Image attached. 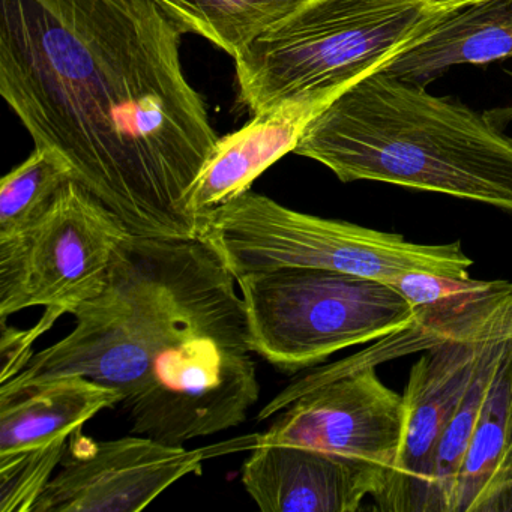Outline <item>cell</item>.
I'll list each match as a JSON object with an SVG mask.
<instances>
[{
    "instance_id": "7c38bea8",
    "label": "cell",
    "mask_w": 512,
    "mask_h": 512,
    "mask_svg": "<svg viewBox=\"0 0 512 512\" xmlns=\"http://www.w3.org/2000/svg\"><path fill=\"white\" fill-rule=\"evenodd\" d=\"M335 98L322 95L287 101L253 115L244 128L218 139L188 194L187 209L197 224L202 215L250 191L265 170L295 151L305 128Z\"/></svg>"
},
{
    "instance_id": "8fae6325",
    "label": "cell",
    "mask_w": 512,
    "mask_h": 512,
    "mask_svg": "<svg viewBox=\"0 0 512 512\" xmlns=\"http://www.w3.org/2000/svg\"><path fill=\"white\" fill-rule=\"evenodd\" d=\"M242 485L263 512H355L377 493L373 479L347 461L287 443L254 445Z\"/></svg>"
},
{
    "instance_id": "2e32d148",
    "label": "cell",
    "mask_w": 512,
    "mask_h": 512,
    "mask_svg": "<svg viewBox=\"0 0 512 512\" xmlns=\"http://www.w3.org/2000/svg\"><path fill=\"white\" fill-rule=\"evenodd\" d=\"M121 403L116 389L83 376L56 377L0 394V454L67 439L89 419Z\"/></svg>"
},
{
    "instance_id": "44dd1931",
    "label": "cell",
    "mask_w": 512,
    "mask_h": 512,
    "mask_svg": "<svg viewBox=\"0 0 512 512\" xmlns=\"http://www.w3.org/2000/svg\"><path fill=\"white\" fill-rule=\"evenodd\" d=\"M58 319V314L46 311L41 322L29 331L8 328L7 320H2V340H0L2 376H0V383L8 382L17 374L22 373L23 368L34 356L31 352L32 344L40 335L49 331Z\"/></svg>"
},
{
    "instance_id": "3957f363",
    "label": "cell",
    "mask_w": 512,
    "mask_h": 512,
    "mask_svg": "<svg viewBox=\"0 0 512 512\" xmlns=\"http://www.w3.org/2000/svg\"><path fill=\"white\" fill-rule=\"evenodd\" d=\"M293 152L341 182H385L512 212V137L485 113L385 71L335 98Z\"/></svg>"
},
{
    "instance_id": "6da1fadb",
    "label": "cell",
    "mask_w": 512,
    "mask_h": 512,
    "mask_svg": "<svg viewBox=\"0 0 512 512\" xmlns=\"http://www.w3.org/2000/svg\"><path fill=\"white\" fill-rule=\"evenodd\" d=\"M0 94L133 235L200 238L188 194L218 137L158 0H0Z\"/></svg>"
},
{
    "instance_id": "5b68a950",
    "label": "cell",
    "mask_w": 512,
    "mask_h": 512,
    "mask_svg": "<svg viewBox=\"0 0 512 512\" xmlns=\"http://www.w3.org/2000/svg\"><path fill=\"white\" fill-rule=\"evenodd\" d=\"M199 232L236 280L254 272L305 268L388 284L409 272L469 277L473 266L460 241L413 244L395 233L293 211L251 191L202 215Z\"/></svg>"
},
{
    "instance_id": "ffe728a7",
    "label": "cell",
    "mask_w": 512,
    "mask_h": 512,
    "mask_svg": "<svg viewBox=\"0 0 512 512\" xmlns=\"http://www.w3.org/2000/svg\"><path fill=\"white\" fill-rule=\"evenodd\" d=\"M67 439L0 454V511L32 512L61 466Z\"/></svg>"
},
{
    "instance_id": "30bf717a",
    "label": "cell",
    "mask_w": 512,
    "mask_h": 512,
    "mask_svg": "<svg viewBox=\"0 0 512 512\" xmlns=\"http://www.w3.org/2000/svg\"><path fill=\"white\" fill-rule=\"evenodd\" d=\"M488 343V341H487ZM485 343L446 340L412 365L404 389L406 424L400 457L376 509L430 512L434 455L475 373Z\"/></svg>"
},
{
    "instance_id": "7402d4cb",
    "label": "cell",
    "mask_w": 512,
    "mask_h": 512,
    "mask_svg": "<svg viewBox=\"0 0 512 512\" xmlns=\"http://www.w3.org/2000/svg\"><path fill=\"white\" fill-rule=\"evenodd\" d=\"M424 5L425 10L431 13L445 14L457 8L466 7V5L478 4L484 0H419Z\"/></svg>"
},
{
    "instance_id": "e0dca14e",
    "label": "cell",
    "mask_w": 512,
    "mask_h": 512,
    "mask_svg": "<svg viewBox=\"0 0 512 512\" xmlns=\"http://www.w3.org/2000/svg\"><path fill=\"white\" fill-rule=\"evenodd\" d=\"M190 34L211 41L233 59L260 35L310 0H158Z\"/></svg>"
},
{
    "instance_id": "7a4b0ae2",
    "label": "cell",
    "mask_w": 512,
    "mask_h": 512,
    "mask_svg": "<svg viewBox=\"0 0 512 512\" xmlns=\"http://www.w3.org/2000/svg\"><path fill=\"white\" fill-rule=\"evenodd\" d=\"M236 284L202 238L131 235L44 371L116 389L137 436L184 446L238 427L260 385Z\"/></svg>"
},
{
    "instance_id": "8992f818",
    "label": "cell",
    "mask_w": 512,
    "mask_h": 512,
    "mask_svg": "<svg viewBox=\"0 0 512 512\" xmlns=\"http://www.w3.org/2000/svg\"><path fill=\"white\" fill-rule=\"evenodd\" d=\"M254 353L283 373L409 328L415 310L382 281L286 268L238 278Z\"/></svg>"
},
{
    "instance_id": "603a6c76",
    "label": "cell",
    "mask_w": 512,
    "mask_h": 512,
    "mask_svg": "<svg viewBox=\"0 0 512 512\" xmlns=\"http://www.w3.org/2000/svg\"><path fill=\"white\" fill-rule=\"evenodd\" d=\"M512 79V73H509ZM485 116L490 119L491 124L499 127L500 130L506 127L509 122L512 121V106L511 107H503V109H494L490 110V112H485Z\"/></svg>"
},
{
    "instance_id": "52a82bcc",
    "label": "cell",
    "mask_w": 512,
    "mask_h": 512,
    "mask_svg": "<svg viewBox=\"0 0 512 512\" xmlns=\"http://www.w3.org/2000/svg\"><path fill=\"white\" fill-rule=\"evenodd\" d=\"M257 443L307 446L367 473L379 502L391 482L403 443V394L380 380L374 365L334 362L290 382L257 415H278Z\"/></svg>"
},
{
    "instance_id": "277c9868",
    "label": "cell",
    "mask_w": 512,
    "mask_h": 512,
    "mask_svg": "<svg viewBox=\"0 0 512 512\" xmlns=\"http://www.w3.org/2000/svg\"><path fill=\"white\" fill-rule=\"evenodd\" d=\"M439 16L419 0H310L236 56L242 103L257 115L287 101L340 97Z\"/></svg>"
},
{
    "instance_id": "9c48e42d",
    "label": "cell",
    "mask_w": 512,
    "mask_h": 512,
    "mask_svg": "<svg viewBox=\"0 0 512 512\" xmlns=\"http://www.w3.org/2000/svg\"><path fill=\"white\" fill-rule=\"evenodd\" d=\"M82 428L68 437L61 470L32 512L143 511L179 479L202 473L203 449L137 434L95 440Z\"/></svg>"
},
{
    "instance_id": "9a60e30c",
    "label": "cell",
    "mask_w": 512,
    "mask_h": 512,
    "mask_svg": "<svg viewBox=\"0 0 512 512\" xmlns=\"http://www.w3.org/2000/svg\"><path fill=\"white\" fill-rule=\"evenodd\" d=\"M452 512H512V338L464 454Z\"/></svg>"
},
{
    "instance_id": "ac0fdd59",
    "label": "cell",
    "mask_w": 512,
    "mask_h": 512,
    "mask_svg": "<svg viewBox=\"0 0 512 512\" xmlns=\"http://www.w3.org/2000/svg\"><path fill=\"white\" fill-rule=\"evenodd\" d=\"M73 179V167L61 152L35 146L28 160L0 184V241L31 232Z\"/></svg>"
},
{
    "instance_id": "5bb4252c",
    "label": "cell",
    "mask_w": 512,
    "mask_h": 512,
    "mask_svg": "<svg viewBox=\"0 0 512 512\" xmlns=\"http://www.w3.org/2000/svg\"><path fill=\"white\" fill-rule=\"evenodd\" d=\"M512 56V0H484L440 14L382 71L427 86L455 65H487Z\"/></svg>"
},
{
    "instance_id": "ba28073f",
    "label": "cell",
    "mask_w": 512,
    "mask_h": 512,
    "mask_svg": "<svg viewBox=\"0 0 512 512\" xmlns=\"http://www.w3.org/2000/svg\"><path fill=\"white\" fill-rule=\"evenodd\" d=\"M131 235L91 191L68 182L31 232L0 241V320L31 307L73 314L104 289Z\"/></svg>"
},
{
    "instance_id": "d6986e66",
    "label": "cell",
    "mask_w": 512,
    "mask_h": 512,
    "mask_svg": "<svg viewBox=\"0 0 512 512\" xmlns=\"http://www.w3.org/2000/svg\"><path fill=\"white\" fill-rule=\"evenodd\" d=\"M506 341L508 340H494L484 344L466 394L461 398L451 422L440 437L434 455L430 512H452L461 463L469 446L473 428L478 422L491 377L505 350Z\"/></svg>"
},
{
    "instance_id": "4fadbf2b",
    "label": "cell",
    "mask_w": 512,
    "mask_h": 512,
    "mask_svg": "<svg viewBox=\"0 0 512 512\" xmlns=\"http://www.w3.org/2000/svg\"><path fill=\"white\" fill-rule=\"evenodd\" d=\"M388 286L415 310L412 328L425 350L446 340L487 343L512 338L511 281L409 272Z\"/></svg>"
}]
</instances>
